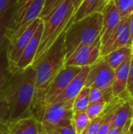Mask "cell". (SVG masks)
<instances>
[{"instance_id": "4dcf8cb0", "label": "cell", "mask_w": 133, "mask_h": 134, "mask_svg": "<svg viewBox=\"0 0 133 134\" xmlns=\"http://www.w3.org/2000/svg\"><path fill=\"white\" fill-rule=\"evenodd\" d=\"M129 28L132 38L133 42V11L131 13V14L129 15Z\"/></svg>"}, {"instance_id": "8fae6325", "label": "cell", "mask_w": 133, "mask_h": 134, "mask_svg": "<svg viewBox=\"0 0 133 134\" xmlns=\"http://www.w3.org/2000/svg\"><path fill=\"white\" fill-rule=\"evenodd\" d=\"M89 71V67L82 68L80 71L70 82V83L65 88V90L51 104L73 102L74 98L78 94V93L85 86V83Z\"/></svg>"}, {"instance_id": "836d02e7", "label": "cell", "mask_w": 133, "mask_h": 134, "mask_svg": "<svg viewBox=\"0 0 133 134\" xmlns=\"http://www.w3.org/2000/svg\"><path fill=\"white\" fill-rule=\"evenodd\" d=\"M128 134H133V122L131 123L129 130H128Z\"/></svg>"}, {"instance_id": "7402d4cb", "label": "cell", "mask_w": 133, "mask_h": 134, "mask_svg": "<svg viewBox=\"0 0 133 134\" xmlns=\"http://www.w3.org/2000/svg\"><path fill=\"white\" fill-rule=\"evenodd\" d=\"M132 35H131V33H130V31H129V25H128L125 27V29L124 30V31L118 36V38L106 50L103 56L107 55L110 52H111V51H113V50H114L116 49H118V48H122V47H125V46L132 47Z\"/></svg>"}, {"instance_id": "ab89813d", "label": "cell", "mask_w": 133, "mask_h": 134, "mask_svg": "<svg viewBox=\"0 0 133 134\" xmlns=\"http://www.w3.org/2000/svg\"><path fill=\"white\" fill-rule=\"evenodd\" d=\"M124 134H128V133H124Z\"/></svg>"}, {"instance_id": "ba28073f", "label": "cell", "mask_w": 133, "mask_h": 134, "mask_svg": "<svg viewBox=\"0 0 133 134\" xmlns=\"http://www.w3.org/2000/svg\"><path fill=\"white\" fill-rule=\"evenodd\" d=\"M101 41L100 36L92 43L78 47L65 60L64 66L78 68L90 67L100 57Z\"/></svg>"}, {"instance_id": "5bb4252c", "label": "cell", "mask_w": 133, "mask_h": 134, "mask_svg": "<svg viewBox=\"0 0 133 134\" xmlns=\"http://www.w3.org/2000/svg\"><path fill=\"white\" fill-rule=\"evenodd\" d=\"M42 33V20L40 24L38 25L37 30L35 31L33 37L31 38V41L29 42L25 49L24 50L18 62L16 64L15 67L13 68L12 72H13L16 70H24L30 66H32L40 43Z\"/></svg>"}, {"instance_id": "44dd1931", "label": "cell", "mask_w": 133, "mask_h": 134, "mask_svg": "<svg viewBox=\"0 0 133 134\" xmlns=\"http://www.w3.org/2000/svg\"><path fill=\"white\" fill-rule=\"evenodd\" d=\"M6 48L0 53V93L12 75L6 54Z\"/></svg>"}, {"instance_id": "9a60e30c", "label": "cell", "mask_w": 133, "mask_h": 134, "mask_svg": "<svg viewBox=\"0 0 133 134\" xmlns=\"http://www.w3.org/2000/svg\"><path fill=\"white\" fill-rule=\"evenodd\" d=\"M132 57V54L130 55L129 57H127L114 70V77L111 87L112 93L114 98L129 97V95L126 92V86H127V81H128Z\"/></svg>"}, {"instance_id": "7c38bea8", "label": "cell", "mask_w": 133, "mask_h": 134, "mask_svg": "<svg viewBox=\"0 0 133 134\" xmlns=\"http://www.w3.org/2000/svg\"><path fill=\"white\" fill-rule=\"evenodd\" d=\"M101 13L103 16V25L100 36L101 45H103L120 23L122 17L112 0L107 2Z\"/></svg>"}, {"instance_id": "f35d334b", "label": "cell", "mask_w": 133, "mask_h": 134, "mask_svg": "<svg viewBox=\"0 0 133 134\" xmlns=\"http://www.w3.org/2000/svg\"><path fill=\"white\" fill-rule=\"evenodd\" d=\"M105 1H106V2H108V1H110V0H105Z\"/></svg>"}, {"instance_id": "277c9868", "label": "cell", "mask_w": 133, "mask_h": 134, "mask_svg": "<svg viewBox=\"0 0 133 134\" xmlns=\"http://www.w3.org/2000/svg\"><path fill=\"white\" fill-rule=\"evenodd\" d=\"M102 25L101 13H92L72 23L64 33L66 58L78 47L95 42L100 35Z\"/></svg>"}, {"instance_id": "8d00e7d4", "label": "cell", "mask_w": 133, "mask_h": 134, "mask_svg": "<svg viewBox=\"0 0 133 134\" xmlns=\"http://www.w3.org/2000/svg\"><path fill=\"white\" fill-rule=\"evenodd\" d=\"M2 134H7L6 133H5V130H3V133Z\"/></svg>"}, {"instance_id": "2e32d148", "label": "cell", "mask_w": 133, "mask_h": 134, "mask_svg": "<svg viewBox=\"0 0 133 134\" xmlns=\"http://www.w3.org/2000/svg\"><path fill=\"white\" fill-rule=\"evenodd\" d=\"M133 117V107L129 98L122 104L115 111L111 128H129Z\"/></svg>"}, {"instance_id": "8992f818", "label": "cell", "mask_w": 133, "mask_h": 134, "mask_svg": "<svg viewBox=\"0 0 133 134\" xmlns=\"http://www.w3.org/2000/svg\"><path fill=\"white\" fill-rule=\"evenodd\" d=\"M72 106L73 102L51 104L45 107L38 122L48 133L58 126L70 124L73 116Z\"/></svg>"}, {"instance_id": "e575fe53", "label": "cell", "mask_w": 133, "mask_h": 134, "mask_svg": "<svg viewBox=\"0 0 133 134\" xmlns=\"http://www.w3.org/2000/svg\"><path fill=\"white\" fill-rule=\"evenodd\" d=\"M129 100H130V102L132 103V104L133 106V94L131 95V96H129Z\"/></svg>"}, {"instance_id": "f546056e", "label": "cell", "mask_w": 133, "mask_h": 134, "mask_svg": "<svg viewBox=\"0 0 133 134\" xmlns=\"http://www.w3.org/2000/svg\"><path fill=\"white\" fill-rule=\"evenodd\" d=\"M6 121H7V119H6L5 114L4 111L0 108V127H3Z\"/></svg>"}, {"instance_id": "52a82bcc", "label": "cell", "mask_w": 133, "mask_h": 134, "mask_svg": "<svg viewBox=\"0 0 133 134\" xmlns=\"http://www.w3.org/2000/svg\"><path fill=\"white\" fill-rule=\"evenodd\" d=\"M114 77V70L100 57L89 67L85 86L97 88L101 90L111 89Z\"/></svg>"}, {"instance_id": "e0dca14e", "label": "cell", "mask_w": 133, "mask_h": 134, "mask_svg": "<svg viewBox=\"0 0 133 134\" xmlns=\"http://www.w3.org/2000/svg\"><path fill=\"white\" fill-rule=\"evenodd\" d=\"M107 2L105 0H82L74 11L72 23L95 13H102Z\"/></svg>"}, {"instance_id": "d4e9b609", "label": "cell", "mask_w": 133, "mask_h": 134, "mask_svg": "<svg viewBox=\"0 0 133 134\" xmlns=\"http://www.w3.org/2000/svg\"><path fill=\"white\" fill-rule=\"evenodd\" d=\"M122 18L129 16L133 11V0H112Z\"/></svg>"}, {"instance_id": "ac0fdd59", "label": "cell", "mask_w": 133, "mask_h": 134, "mask_svg": "<svg viewBox=\"0 0 133 134\" xmlns=\"http://www.w3.org/2000/svg\"><path fill=\"white\" fill-rule=\"evenodd\" d=\"M132 54V48L129 46H125L122 48L116 49L103 57L107 62V64L115 70L127 57Z\"/></svg>"}, {"instance_id": "ffe728a7", "label": "cell", "mask_w": 133, "mask_h": 134, "mask_svg": "<svg viewBox=\"0 0 133 134\" xmlns=\"http://www.w3.org/2000/svg\"><path fill=\"white\" fill-rule=\"evenodd\" d=\"M89 104V88L84 86L73 101L72 110L74 112L85 111Z\"/></svg>"}, {"instance_id": "d6a6232c", "label": "cell", "mask_w": 133, "mask_h": 134, "mask_svg": "<svg viewBox=\"0 0 133 134\" xmlns=\"http://www.w3.org/2000/svg\"><path fill=\"white\" fill-rule=\"evenodd\" d=\"M82 2V0H72V2H73V5L75 8V9H77V7L79 5L80 2Z\"/></svg>"}, {"instance_id": "4316f807", "label": "cell", "mask_w": 133, "mask_h": 134, "mask_svg": "<svg viewBox=\"0 0 133 134\" xmlns=\"http://www.w3.org/2000/svg\"><path fill=\"white\" fill-rule=\"evenodd\" d=\"M49 133L51 134H76L72 123L58 126L53 129Z\"/></svg>"}, {"instance_id": "cb8c5ba5", "label": "cell", "mask_w": 133, "mask_h": 134, "mask_svg": "<svg viewBox=\"0 0 133 134\" xmlns=\"http://www.w3.org/2000/svg\"><path fill=\"white\" fill-rule=\"evenodd\" d=\"M108 105V103L105 101H100V102H96V103H89L85 113L87 114L88 117L90 119V120H92L100 115H102L107 107Z\"/></svg>"}, {"instance_id": "d6986e66", "label": "cell", "mask_w": 133, "mask_h": 134, "mask_svg": "<svg viewBox=\"0 0 133 134\" xmlns=\"http://www.w3.org/2000/svg\"><path fill=\"white\" fill-rule=\"evenodd\" d=\"M13 7L0 15V53L7 47L9 41L7 34L12 20Z\"/></svg>"}, {"instance_id": "3957f363", "label": "cell", "mask_w": 133, "mask_h": 134, "mask_svg": "<svg viewBox=\"0 0 133 134\" xmlns=\"http://www.w3.org/2000/svg\"><path fill=\"white\" fill-rule=\"evenodd\" d=\"M74 11L75 8L72 0H64L49 14L44 18H41L42 20V33L34 63L67 31L72 24Z\"/></svg>"}, {"instance_id": "4fadbf2b", "label": "cell", "mask_w": 133, "mask_h": 134, "mask_svg": "<svg viewBox=\"0 0 133 134\" xmlns=\"http://www.w3.org/2000/svg\"><path fill=\"white\" fill-rule=\"evenodd\" d=\"M4 130L7 134H38V122L33 115H27L6 121Z\"/></svg>"}, {"instance_id": "7a4b0ae2", "label": "cell", "mask_w": 133, "mask_h": 134, "mask_svg": "<svg viewBox=\"0 0 133 134\" xmlns=\"http://www.w3.org/2000/svg\"><path fill=\"white\" fill-rule=\"evenodd\" d=\"M64 33L32 65L35 70V88L31 115L38 122H40L44 111V97L47 89L65 64Z\"/></svg>"}, {"instance_id": "603a6c76", "label": "cell", "mask_w": 133, "mask_h": 134, "mask_svg": "<svg viewBox=\"0 0 133 134\" xmlns=\"http://www.w3.org/2000/svg\"><path fill=\"white\" fill-rule=\"evenodd\" d=\"M91 120L88 117L85 111L73 113L71 123L76 134H82L87 128Z\"/></svg>"}, {"instance_id": "5b68a950", "label": "cell", "mask_w": 133, "mask_h": 134, "mask_svg": "<svg viewBox=\"0 0 133 134\" xmlns=\"http://www.w3.org/2000/svg\"><path fill=\"white\" fill-rule=\"evenodd\" d=\"M45 0H17L13 6L7 38L10 42L40 17Z\"/></svg>"}, {"instance_id": "d590c367", "label": "cell", "mask_w": 133, "mask_h": 134, "mask_svg": "<svg viewBox=\"0 0 133 134\" xmlns=\"http://www.w3.org/2000/svg\"><path fill=\"white\" fill-rule=\"evenodd\" d=\"M3 130H4V126L3 127H0V134L3 133Z\"/></svg>"}, {"instance_id": "1f68e13d", "label": "cell", "mask_w": 133, "mask_h": 134, "mask_svg": "<svg viewBox=\"0 0 133 134\" xmlns=\"http://www.w3.org/2000/svg\"><path fill=\"white\" fill-rule=\"evenodd\" d=\"M38 134H51L49 133H48V132H46L42 127V126L40 125V123L38 122Z\"/></svg>"}, {"instance_id": "6da1fadb", "label": "cell", "mask_w": 133, "mask_h": 134, "mask_svg": "<svg viewBox=\"0 0 133 134\" xmlns=\"http://www.w3.org/2000/svg\"><path fill=\"white\" fill-rule=\"evenodd\" d=\"M35 88V70L30 66L12 72L0 93V108L7 121L31 115Z\"/></svg>"}, {"instance_id": "74e56055", "label": "cell", "mask_w": 133, "mask_h": 134, "mask_svg": "<svg viewBox=\"0 0 133 134\" xmlns=\"http://www.w3.org/2000/svg\"><path fill=\"white\" fill-rule=\"evenodd\" d=\"M132 55H133V44H132Z\"/></svg>"}, {"instance_id": "83f0119b", "label": "cell", "mask_w": 133, "mask_h": 134, "mask_svg": "<svg viewBox=\"0 0 133 134\" xmlns=\"http://www.w3.org/2000/svg\"><path fill=\"white\" fill-rule=\"evenodd\" d=\"M126 92L129 96L133 94V55L132 57L130 68H129V72L127 86H126Z\"/></svg>"}, {"instance_id": "9c48e42d", "label": "cell", "mask_w": 133, "mask_h": 134, "mask_svg": "<svg viewBox=\"0 0 133 134\" xmlns=\"http://www.w3.org/2000/svg\"><path fill=\"white\" fill-rule=\"evenodd\" d=\"M41 22V18L36 19L16 38L9 42L6 48V54L11 71H13V68L18 62L24 50L31 41Z\"/></svg>"}, {"instance_id": "484cf974", "label": "cell", "mask_w": 133, "mask_h": 134, "mask_svg": "<svg viewBox=\"0 0 133 134\" xmlns=\"http://www.w3.org/2000/svg\"><path fill=\"white\" fill-rule=\"evenodd\" d=\"M63 1L64 0H45L42 12L39 18H44L45 16H46Z\"/></svg>"}, {"instance_id": "30bf717a", "label": "cell", "mask_w": 133, "mask_h": 134, "mask_svg": "<svg viewBox=\"0 0 133 134\" xmlns=\"http://www.w3.org/2000/svg\"><path fill=\"white\" fill-rule=\"evenodd\" d=\"M82 68L64 66L50 83L44 97V110L67 87Z\"/></svg>"}, {"instance_id": "f1b7e54d", "label": "cell", "mask_w": 133, "mask_h": 134, "mask_svg": "<svg viewBox=\"0 0 133 134\" xmlns=\"http://www.w3.org/2000/svg\"><path fill=\"white\" fill-rule=\"evenodd\" d=\"M17 0H0V15L12 9Z\"/></svg>"}]
</instances>
